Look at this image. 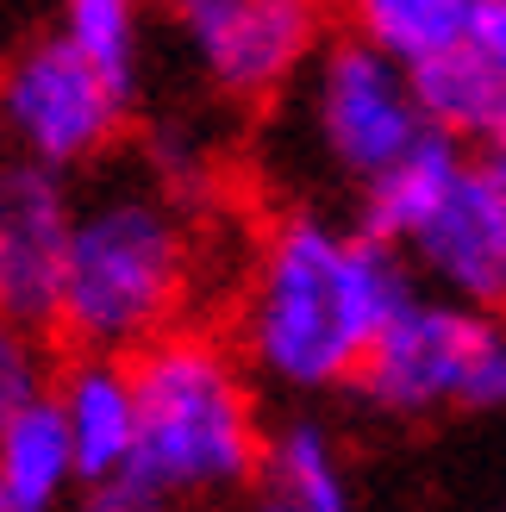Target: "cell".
Returning <instances> with one entry per match:
<instances>
[{
	"mask_svg": "<svg viewBox=\"0 0 506 512\" xmlns=\"http://www.w3.org/2000/svg\"><path fill=\"white\" fill-rule=\"evenodd\" d=\"M100 82H113L125 100L144 88V13L132 0H69L50 25Z\"/></svg>",
	"mask_w": 506,
	"mask_h": 512,
	"instance_id": "obj_15",
	"label": "cell"
},
{
	"mask_svg": "<svg viewBox=\"0 0 506 512\" xmlns=\"http://www.w3.org/2000/svg\"><path fill=\"white\" fill-rule=\"evenodd\" d=\"M0 512H7V500H0Z\"/></svg>",
	"mask_w": 506,
	"mask_h": 512,
	"instance_id": "obj_22",
	"label": "cell"
},
{
	"mask_svg": "<svg viewBox=\"0 0 506 512\" xmlns=\"http://www.w3.org/2000/svg\"><path fill=\"white\" fill-rule=\"evenodd\" d=\"M75 481H82V469H75L69 431L50 394L0 425V500H7V512H57Z\"/></svg>",
	"mask_w": 506,
	"mask_h": 512,
	"instance_id": "obj_12",
	"label": "cell"
},
{
	"mask_svg": "<svg viewBox=\"0 0 506 512\" xmlns=\"http://www.w3.org/2000/svg\"><path fill=\"white\" fill-rule=\"evenodd\" d=\"M88 512H163V506H150L138 488L113 481V488H94V494H88Z\"/></svg>",
	"mask_w": 506,
	"mask_h": 512,
	"instance_id": "obj_19",
	"label": "cell"
},
{
	"mask_svg": "<svg viewBox=\"0 0 506 512\" xmlns=\"http://www.w3.org/2000/svg\"><path fill=\"white\" fill-rule=\"evenodd\" d=\"M469 406H475V413H506V325L500 319L488 331V350H482V369H475Z\"/></svg>",
	"mask_w": 506,
	"mask_h": 512,
	"instance_id": "obj_17",
	"label": "cell"
},
{
	"mask_svg": "<svg viewBox=\"0 0 506 512\" xmlns=\"http://www.w3.org/2000/svg\"><path fill=\"white\" fill-rule=\"evenodd\" d=\"M7 163H13V157H7V138H0V169H7Z\"/></svg>",
	"mask_w": 506,
	"mask_h": 512,
	"instance_id": "obj_21",
	"label": "cell"
},
{
	"mask_svg": "<svg viewBox=\"0 0 506 512\" xmlns=\"http://www.w3.org/2000/svg\"><path fill=\"white\" fill-rule=\"evenodd\" d=\"M57 419L69 431L75 469L88 488H113L132 469L138 450V381L125 356H75V363L50 381Z\"/></svg>",
	"mask_w": 506,
	"mask_h": 512,
	"instance_id": "obj_10",
	"label": "cell"
},
{
	"mask_svg": "<svg viewBox=\"0 0 506 512\" xmlns=\"http://www.w3.org/2000/svg\"><path fill=\"white\" fill-rule=\"evenodd\" d=\"M463 163H469V150L432 132V138H425L407 163H394L382 182H375V188L357 200V225H363L369 238H382L388 250H400V244H407L425 219L438 213V200L457 188Z\"/></svg>",
	"mask_w": 506,
	"mask_h": 512,
	"instance_id": "obj_13",
	"label": "cell"
},
{
	"mask_svg": "<svg viewBox=\"0 0 506 512\" xmlns=\"http://www.w3.org/2000/svg\"><path fill=\"white\" fill-rule=\"evenodd\" d=\"M350 19H357L350 32L369 38L407 75L457 57L475 38V0H363Z\"/></svg>",
	"mask_w": 506,
	"mask_h": 512,
	"instance_id": "obj_14",
	"label": "cell"
},
{
	"mask_svg": "<svg viewBox=\"0 0 506 512\" xmlns=\"http://www.w3.org/2000/svg\"><path fill=\"white\" fill-rule=\"evenodd\" d=\"M75 207L82 194L69 188V175L19 157L0 169V319L32 338L63 313Z\"/></svg>",
	"mask_w": 506,
	"mask_h": 512,
	"instance_id": "obj_8",
	"label": "cell"
},
{
	"mask_svg": "<svg viewBox=\"0 0 506 512\" xmlns=\"http://www.w3.org/2000/svg\"><path fill=\"white\" fill-rule=\"evenodd\" d=\"M125 113L132 100L113 82H100L57 32L25 38L0 63V138L19 163L57 175L88 169L119 144Z\"/></svg>",
	"mask_w": 506,
	"mask_h": 512,
	"instance_id": "obj_5",
	"label": "cell"
},
{
	"mask_svg": "<svg viewBox=\"0 0 506 512\" xmlns=\"http://www.w3.org/2000/svg\"><path fill=\"white\" fill-rule=\"evenodd\" d=\"M425 294L475 313H506V182L488 157H469L438 213L400 244Z\"/></svg>",
	"mask_w": 506,
	"mask_h": 512,
	"instance_id": "obj_9",
	"label": "cell"
},
{
	"mask_svg": "<svg viewBox=\"0 0 506 512\" xmlns=\"http://www.w3.org/2000/svg\"><path fill=\"white\" fill-rule=\"evenodd\" d=\"M44 394H50V381H44L38 338L0 319V425H7L13 413H25L32 400H44Z\"/></svg>",
	"mask_w": 506,
	"mask_h": 512,
	"instance_id": "obj_16",
	"label": "cell"
},
{
	"mask_svg": "<svg viewBox=\"0 0 506 512\" xmlns=\"http://www.w3.org/2000/svg\"><path fill=\"white\" fill-rule=\"evenodd\" d=\"M488 331H494V313H475V306H457L419 288L375 338L369 363L357 375V394L388 419H425V413L469 406Z\"/></svg>",
	"mask_w": 506,
	"mask_h": 512,
	"instance_id": "obj_7",
	"label": "cell"
},
{
	"mask_svg": "<svg viewBox=\"0 0 506 512\" xmlns=\"http://www.w3.org/2000/svg\"><path fill=\"white\" fill-rule=\"evenodd\" d=\"M244 512H288V506H282V500H269V494L257 488V494H250V506H244Z\"/></svg>",
	"mask_w": 506,
	"mask_h": 512,
	"instance_id": "obj_20",
	"label": "cell"
},
{
	"mask_svg": "<svg viewBox=\"0 0 506 512\" xmlns=\"http://www.w3.org/2000/svg\"><path fill=\"white\" fill-rule=\"evenodd\" d=\"M288 119H294L300 144H313L319 169L332 182H344L357 200L432 138V125L419 113V94H413V75L388 63L357 32H338L319 44V57L288 94Z\"/></svg>",
	"mask_w": 506,
	"mask_h": 512,
	"instance_id": "obj_4",
	"label": "cell"
},
{
	"mask_svg": "<svg viewBox=\"0 0 506 512\" xmlns=\"http://www.w3.org/2000/svg\"><path fill=\"white\" fill-rule=\"evenodd\" d=\"M138 381V450L125 488L150 506L232 500L263 475L269 431L257 413V375L244 369L232 338L182 325L132 356Z\"/></svg>",
	"mask_w": 506,
	"mask_h": 512,
	"instance_id": "obj_3",
	"label": "cell"
},
{
	"mask_svg": "<svg viewBox=\"0 0 506 512\" xmlns=\"http://www.w3.org/2000/svg\"><path fill=\"white\" fill-rule=\"evenodd\" d=\"M175 38L194 75L232 107H263V100L294 94V82L325 44L307 0H182Z\"/></svg>",
	"mask_w": 506,
	"mask_h": 512,
	"instance_id": "obj_6",
	"label": "cell"
},
{
	"mask_svg": "<svg viewBox=\"0 0 506 512\" xmlns=\"http://www.w3.org/2000/svg\"><path fill=\"white\" fill-rule=\"evenodd\" d=\"M469 50H482L494 69H506V0H475V38Z\"/></svg>",
	"mask_w": 506,
	"mask_h": 512,
	"instance_id": "obj_18",
	"label": "cell"
},
{
	"mask_svg": "<svg viewBox=\"0 0 506 512\" xmlns=\"http://www.w3.org/2000/svg\"><path fill=\"white\" fill-rule=\"evenodd\" d=\"M419 294L407 256L363 225L294 207L250 244L232 306V350L275 394L357 388L375 338Z\"/></svg>",
	"mask_w": 506,
	"mask_h": 512,
	"instance_id": "obj_1",
	"label": "cell"
},
{
	"mask_svg": "<svg viewBox=\"0 0 506 512\" xmlns=\"http://www.w3.org/2000/svg\"><path fill=\"white\" fill-rule=\"evenodd\" d=\"M194 219L157 169L100 175L75 207L69 275L57 331L82 344V356H125L150 350L182 331L194 300Z\"/></svg>",
	"mask_w": 506,
	"mask_h": 512,
	"instance_id": "obj_2",
	"label": "cell"
},
{
	"mask_svg": "<svg viewBox=\"0 0 506 512\" xmlns=\"http://www.w3.org/2000/svg\"><path fill=\"white\" fill-rule=\"evenodd\" d=\"M419 113L438 138L463 144L469 157L506 150V69H494L482 50H457L432 69L413 75Z\"/></svg>",
	"mask_w": 506,
	"mask_h": 512,
	"instance_id": "obj_11",
	"label": "cell"
}]
</instances>
